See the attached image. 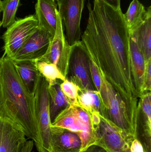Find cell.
I'll return each instance as SVG.
<instances>
[{"mask_svg": "<svg viewBox=\"0 0 151 152\" xmlns=\"http://www.w3.org/2000/svg\"><path fill=\"white\" fill-rule=\"evenodd\" d=\"M58 11L65 29L66 39L70 46L81 38L80 24L85 0H56Z\"/></svg>", "mask_w": 151, "mask_h": 152, "instance_id": "9", "label": "cell"}, {"mask_svg": "<svg viewBox=\"0 0 151 152\" xmlns=\"http://www.w3.org/2000/svg\"><path fill=\"white\" fill-rule=\"evenodd\" d=\"M38 26V20L33 15L17 19L8 28L3 36L4 54L6 57L13 59Z\"/></svg>", "mask_w": 151, "mask_h": 152, "instance_id": "7", "label": "cell"}, {"mask_svg": "<svg viewBox=\"0 0 151 152\" xmlns=\"http://www.w3.org/2000/svg\"><path fill=\"white\" fill-rule=\"evenodd\" d=\"M136 138L141 142L145 152L151 151V92L141 96L138 103Z\"/></svg>", "mask_w": 151, "mask_h": 152, "instance_id": "13", "label": "cell"}, {"mask_svg": "<svg viewBox=\"0 0 151 152\" xmlns=\"http://www.w3.org/2000/svg\"><path fill=\"white\" fill-rule=\"evenodd\" d=\"M79 105L87 112L99 113L103 118H107L106 110L101 98L100 93L97 90L80 91L78 97Z\"/></svg>", "mask_w": 151, "mask_h": 152, "instance_id": "19", "label": "cell"}, {"mask_svg": "<svg viewBox=\"0 0 151 152\" xmlns=\"http://www.w3.org/2000/svg\"><path fill=\"white\" fill-rule=\"evenodd\" d=\"M2 12V1L0 0V13Z\"/></svg>", "mask_w": 151, "mask_h": 152, "instance_id": "30", "label": "cell"}, {"mask_svg": "<svg viewBox=\"0 0 151 152\" xmlns=\"http://www.w3.org/2000/svg\"><path fill=\"white\" fill-rule=\"evenodd\" d=\"M51 126L78 134L82 141V151L96 143L91 115L80 106L71 104L63 110L51 123Z\"/></svg>", "mask_w": 151, "mask_h": 152, "instance_id": "4", "label": "cell"}, {"mask_svg": "<svg viewBox=\"0 0 151 152\" xmlns=\"http://www.w3.org/2000/svg\"><path fill=\"white\" fill-rule=\"evenodd\" d=\"M60 87L71 105L79 106L78 97L80 89L77 85L66 78L60 84Z\"/></svg>", "mask_w": 151, "mask_h": 152, "instance_id": "24", "label": "cell"}, {"mask_svg": "<svg viewBox=\"0 0 151 152\" xmlns=\"http://www.w3.org/2000/svg\"><path fill=\"white\" fill-rule=\"evenodd\" d=\"M89 1V16L81 42L101 75L134 112L138 108L140 92L131 59L129 29L121 10L102 0Z\"/></svg>", "mask_w": 151, "mask_h": 152, "instance_id": "1", "label": "cell"}, {"mask_svg": "<svg viewBox=\"0 0 151 152\" xmlns=\"http://www.w3.org/2000/svg\"><path fill=\"white\" fill-rule=\"evenodd\" d=\"M115 10H121V0H102Z\"/></svg>", "mask_w": 151, "mask_h": 152, "instance_id": "28", "label": "cell"}, {"mask_svg": "<svg viewBox=\"0 0 151 152\" xmlns=\"http://www.w3.org/2000/svg\"><path fill=\"white\" fill-rule=\"evenodd\" d=\"M92 123L96 140L95 144L110 152H131L130 145L135 137L126 134L101 115Z\"/></svg>", "mask_w": 151, "mask_h": 152, "instance_id": "6", "label": "cell"}, {"mask_svg": "<svg viewBox=\"0 0 151 152\" xmlns=\"http://www.w3.org/2000/svg\"><path fill=\"white\" fill-rule=\"evenodd\" d=\"M48 87V82L40 75L33 93L40 142L38 152H52Z\"/></svg>", "mask_w": 151, "mask_h": 152, "instance_id": "5", "label": "cell"}, {"mask_svg": "<svg viewBox=\"0 0 151 152\" xmlns=\"http://www.w3.org/2000/svg\"><path fill=\"white\" fill-rule=\"evenodd\" d=\"M0 117L18 126L40 145L34 94L22 82L11 59L4 56L0 67Z\"/></svg>", "mask_w": 151, "mask_h": 152, "instance_id": "2", "label": "cell"}, {"mask_svg": "<svg viewBox=\"0 0 151 152\" xmlns=\"http://www.w3.org/2000/svg\"><path fill=\"white\" fill-rule=\"evenodd\" d=\"M147 12V8L139 1L133 0L126 12L123 14V18L129 31L140 26L145 19Z\"/></svg>", "mask_w": 151, "mask_h": 152, "instance_id": "21", "label": "cell"}, {"mask_svg": "<svg viewBox=\"0 0 151 152\" xmlns=\"http://www.w3.org/2000/svg\"><path fill=\"white\" fill-rule=\"evenodd\" d=\"M80 152H110L104 147L97 144L91 145Z\"/></svg>", "mask_w": 151, "mask_h": 152, "instance_id": "27", "label": "cell"}, {"mask_svg": "<svg viewBox=\"0 0 151 152\" xmlns=\"http://www.w3.org/2000/svg\"><path fill=\"white\" fill-rule=\"evenodd\" d=\"M82 145L81 139L76 133L51 126L52 152H80Z\"/></svg>", "mask_w": 151, "mask_h": 152, "instance_id": "14", "label": "cell"}, {"mask_svg": "<svg viewBox=\"0 0 151 152\" xmlns=\"http://www.w3.org/2000/svg\"><path fill=\"white\" fill-rule=\"evenodd\" d=\"M151 60L145 63V71L144 77L143 94L151 92Z\"/></svg>", "mask_w": 151, "mask_h": 152, "instance_id": "26", "label": "cell"}, {"mask_svg": "<svg viewBox=\"0 0 151 152\" xmlns=\"http://www.w3.org/2000/svg\"><path fill=\"white\" fill-rule=\"evenodd\" d=\"M101 76L102 83L99 93L106 110V119L126 134L136 138L138 112L133 111L105 77Z\"/></svg>", "mask_w": 151, "mask_h": 152, "instance_id": "3", "label": "cell"}, {"mask_svg": "<svg viewBox=\"0 0 151 152\" xmlns=\"http://www.w3.org/2000/svg\"><path fill=\"white\" fill-rule=\"evenodd\" d=\"M35 63L40 75L45 78L49 85L59 80L64 81L66 78L54 64L37 60H35Z\"/></svg>", "mask_w": 151, "mask_h": 152, "instance_id": "22", "label": "cell"}, {"mask_svg": "<svg viewBox=\"0 0 151 152\" xmlns=\"http://www.w3.org/2000/svg\"><path fill=\"white\" fill-rule=\"evenodd\" d=\"M20 0H3L2 1L3 18L2 26L8 28L16 21L15 18Z\"/></svg>", "mask_w": 151, "mask_h": 152, "instance_id": "23", "label": "cell"}, {"mask_svg": "<svg viewBox=\"0 0 151 152\" xmlns=\"http://www.w3.org/2000/svg\"><path fill=\"white\" fill-rule=\"evenodd\" d=\"M57 6L55 0H37L35 4L38 27L46 29L53 36L56 28Z\"/></svg>", "mask_w": 151, "mask_h": 152, "instance_id": "15", "label": "cell"}, {"mask_svg": "<svg viewBox=\"0 0 151 152\" xmlns=\"http://www.w3.org/2000/svg\"><path fill=\"white\" fill-rule=\"evenodd\" d=\"M2 26V22L1 21H0V28H1V26Z\"/></svg>", "mask_w": 151, "mask_h": 152, "instance_id": "31", "label": "cell"}, {"mask_svg": "<svg viewBox=\"0 0 151 152\" xmlns=\"http://www.w3.org/2000/svg\"><path fill=\"white\" fill-rule=\"evenodd\" d=\"M5 56V54H4L1 58H0V67H1V65L2 61L3 59L4 58V56Z\"/></svg>", "mask_w": 151, "mask_h": 152, "instance_id": "29", "label": "cell"}, {"mask_svg": "<svg viewBox=\"0 0 151 152\" xmlns=\"http://www.w3.org/2000/svg\"><path fill=\"white\" fill-rule=\"evenodd\" d=\"M146 18L143 22L134 28L138 42L143 53L145 63L151 60V7L147 8ZM131 31V30H130Z\"/></svg>", "mask_w": 151, "mask_h": 152, "instance_id": "20", "label": "cell"}, {"mask_svg": "<svg viewBox=\"0 0 151 152\" xmlns=\"http://www.w3.org/2000/svg\"><path fill=\"white\" fill-rule=\"evenodd\" d=\"M12 61L22 82L27 90L33 94L37 79L40 75L36 68L35 61Z\"/></svg>", "mask_w": 151, "mask_h": 152, "instance_id": "17", "label": "cell"}, {"mask_svg": "<svg viewBox=\"0 0 151 152\" xmlns=\"http://www.w3.org/2000/svg\"><path fill=\"white\" fill-rule=\"evenodd\" d=\"M56 16L57 26L55 34L45 54L37 61L56 65L61 73L66 78L68 75L72 46L69 45L66 39L62 19L58 10L56 11Z\"/></svg>", "mask_w": 151, "mask_h": 152, "instance_id": "8", "label": "cell"}, {"mask_svg": "<svg viewBox=\"0 0 151 152\" xmlns=\"http://www.w3.org/2000/svg\"><path fill=\"white\" fill-rule=\"evenodd\" d=\"M15 123L0 117V152H32L33 141H27Z\"/></svg>", "mask_w": 151, "mask_h": 152, "instance_id": "11", "label": "cell"}, {"mask_svg": "<svg viewBox=\"0 0 151 152\" xmlns=\"http://www.w3.org/2000/svg\"><path fill=\"white\" fill-rule=\"evenodd\" d=\"M129 34L132 64L136 77L138 89L140 94L142 96L143 94L144 77L145 68V60L142 51L138 42L135 29L129 31Z\"/></svg>", "mask_w": 151, "mask_h": 152, "instance_id": "16", "label": "cell"}, {"mask_svg": "<svg viewBox=\"0 0 151 152\" xmlns=\"http://www.w3.org/2000/svg\"><path fill=\"white\" fill-rule=\"evenodd\" d=\"M89 65L91 78L96 90L99 92L102 85V80L99 70L93 61L89 58Z\"/></svg>", "mask_w": 151, "mask_h": 152, "instance_id": "25", "label": "cell"}, {"mask_svg": "<svg viewBox=\"0 0 151 152\" xmlns=\"http://www.w3.org/2000/svg\"><path fill=\"white\" fill-rule=\"evenodd\" d=\"M69 73L71 81L77 85L80 91L96 90L91 78L89 58L81 41L72 46Z\"/></svg>", "mask_w": 151, "mask_h": 152, "instance_id": "10", "label": "cell"}, {"mask_svg": "<svg viewBox=\"0 0 151 152\" xmlns=\"http://www.w3.org/2000/svg\"><path fill=\"white\" fill-rule=\"evenodd\" d=\"M53 37L46 29L38 26L12 60H37L47 51Z\"/></svg>", "mask_w": 151, "mask_h": 152, "instance_id": "12", "label": "cell"}, {"mask_svg": "<svg viewBox=\"0 0 151 152\" xmlns=\"http://www.w3.org/2000/svg\"><path fill=\"white\" fill-rule=\"evenodd\" d=\"M50 117L51 123L63 110L71 105L61 90L59 81L48 87Z\"/></svg>", "mask_w": 151, "mask_h": 152, "instance_id": "18", "label": "cell"}]
</instances>
